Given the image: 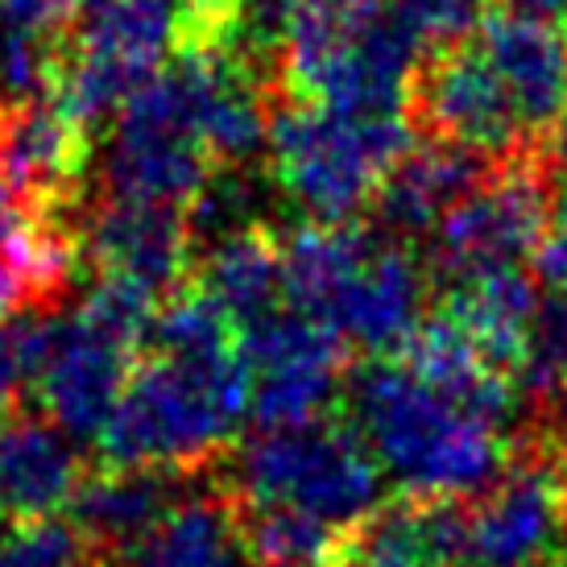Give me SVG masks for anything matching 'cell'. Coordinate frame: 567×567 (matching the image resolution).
Segmentation results:
<instances>
[{"label": "cell", "instance_id": "obj_1", "mask_svg": "<svg viewBox=\"0 0 567 567\" xmlns=\"http://www.w3.org/2000/svg\"><path fill=\"white\" fill-rule=\"evenodd\" d=\"M340 406L344 423L373 452L385 485L406 502H473L518 452L505 426L488 423L394 357L348 369Z\"/></svg>", "mask_w": 567, "mask_h": 567}, {"label": "cell", "instance_id": "obj_2", "mask_svg": "<svg viewBox=\"0 0 567 567\" xmlns=\"http://www.w3.org/2000/svg\"><path fill=\"white\" fill-rule=\"evenodd\" d=\"M249 398L252 373L240 348L228 357L145 352L95 440V456L104 468L199 473L233 447Z\"/></svg>", "mask_w": 567, "mask_h": 567}, {"label": "cell", "instance_id": "obj_3", "mask_svg": "<svg viewBox=\"0 0 567 567\" xmlns=\"http://www.w3.org/2000/svg\"><path fill=\"white\" fill-rule=\"evenodd\" d=\"M419 38L385 0H299L274 66V95L352 116H402L423 66Z\"/></svg>", "mask_w": 567, "mask_h": 567}, {"label": "cell", "instance_id": "obj_4", "mask_svg": "<svg viewBox=\"0 0 567 567\" xmlns=\"http://www.w3.org/2000/svg\"><path fill=\"white\" fill-rule=\"evenodd\" d=\"M216 464L220 488L237 509H295L357 535L385 502V476L373 452L348 423L311 419L295 426H261Z\"/></svg>", "mask_w": 567, "mask_h": 567}, {"label": "cell", "instance_id": "obj_5", "mask_svg": "<svg viewBox=\"0 0 567 567\" xmlns=\"http://www.w3.org/2000/svg\"><path fill=\"white\" fill-rule=\"evenodd\" d=\"M410 145L402 116H352L274 95L269 183L307 224H352Z\"/></svg>", "mask_w": 567, "mask_h": 567}, {"label": "cell", "instance_id": "obj_6", "mask_svg": "<svg viewBox=\"0 0 567 567\" xmlns=\"http://www.w3.org/2000/svg\"><path fill=\"white\" fill-rule=\"evenodd\" d=\"M559 204V174L551 154L502 162L481 187H473L431 233L426 266L435 282H456L485 269H509L535 261L538 245L551 237Z\"/></svg>", "mask_w": 567, "mask_h": 567}, {"label": "cell", "instance_id": "obj_7", "mask_svg": "<svg viewBox=\"0 0 567 567\" xmlns=\"http://www.w3.org/2000/svg\"><path fill=\"white\" fill-rule=\"evenodd\" d=\"M410 112L426 137L476 150L493 162H518L547 150L476 38L426 54L410 87Z\"/></svg>", "mask_w": 567, "mask_h": 567}, {"label": "cell", "instance_id": "obj_8", "mask_svg": "<svg viewBox=\"0 0 567 567\" xmlns=\"http://www.w3.org/2000/svg\"><path fill=\"white\" fill-rule=\"evenodd\" d=\"M567 547L559 456L518 443L493 485L464 502L460 567H551Z\"/></svg>", "mask_w": 567, "mask_h": 567}, {"label": "cell", "instance_id": "obj_9", "mask_svg": "<svg viewBox=\"0 0 567 567\" xmlns=\"http://www.w3.org/2000/svg\"><path fill=\"white\" fill-rule=\"evenodd\" d=\"M348 348L340 331L295 307L240 328V357L252 373L249 414L261 426L323 419L344 390Z\"/></svg>", "mask_w": 567, "mask_h": 567}, {"label": "cell", "instance_id": "obj_10", "mask_svg": "<svg viewBox=\"0 0 567 567\" xmlns=\"http://www.w3.org/2000/svg\"><path fill=\"white\" fill-rule=\"evenodd\" d=\"M133 364L137 348L75 307L71 316H47L30 394L59 431L75 443H95L125 394Z\"/></svg>", "mask_w": 567, "mask_h": 567}, {"label": "cell", "instance_id": "obj_11", "mask_svg": "<svg viewBox=\"0 0 567 567\" xmlns=\"http://www.w3.org/2000/svg\"><path fill=\"white\" fill-rule=\"evenodd\" d=\"M431 282L435 278H431V266L419 252V245L390 240L373 228L369 249L348 269L340 290L331 295L323 323L340 331L348 344L364 348L373 357H394L426 319Z\"/></svg>", "mask_w": 567, "mask_h": 567}, {"label": "cell", "instance_id": "obj_12", "mask_svg": "<svg viewBox=\"0 0 567 567\" xmlns=\"http://www.w3.org/2000/svg\"><path fill=\"white\" fill-rule=\"evenodd\" d=\"M92 154V128L54 100L0 104V183L21 207L80 216Z\"/></svg>", "mask_w": 567, "mask_h": 567}, {"label": "cell", "instance_id": "obj_13", "mask_svg": "<svg viewBox=\"0 0 567 567\" xmlns=\"http://www.w3.org/2000/svg\"><path fill=\"white\" fill-rule=\"evenodd\" d=\"M83 261L95 274H116L154 290L158 299L174 295L195 274V237L187 207L109 199L100 195L80 212Z\"/></svg>", "mask_w": 567, "mask_h": 567}, {"label": "cell", "instance_id": "obj_14", "mask_svg": "<svg viewBox=\"0 0 567 567\" xmlns=\"http://www.w3.org/2000/svg\"><path fill=\"white\" fill-rule=\"evenodd\" d=\"M497 166L502 162L485 158L476 150H464V145L440 142V137L414 142L398 158L394 171L385 174V183L369 204L373 207V228L390 240L419 245Z\"/></svg>", "mask_w": 567, "mask_h": 567}, {"label": "cell", "instance_id": "obj_15", "mask_svg": "<svg viewBox=\"0 0 567 567\" xmlns=\"http://www.w3.org/2000/svg\"><path fill=\"white\" fill-rule=\"evenodd\" d=\"M476 47L497 66L509 95L518 100L526 125L543 142H551L555 125L567 112V38L551 21L522 17L509 9H497L481 21L473 33Z\"/></svg>", "mask_w": 567, "mask_h": 567}, {"label": "cell", "instance_id": "obj_16", "mask_svg": "<svg viewBox=\"0 0 567 567\" xmlns=\"http://www.w3.org/2000/svg\"><path fill=\"white\" fill-rule=\"evenodd\" d=\"M538 302L543 295H538L535 269L526 274L522 266H509L443 282L440 316L452 319L493 369L518 381V369L535 336Z\"/></svg>", "mask_w": 567, "mask_h": 567}, {"label": "cell", "instance_id": "obj_17", "mask_svg": "<svg viewBox=\"0 0 567 567\" xmlns=\"http://www.w3.org/2000/svg\"><path fill=\"white\" fill-rule=\"evenodd\" d=\"M80 443L47 414H17L0 426V509L9 518H54L83 485Z\"/></svg>", "mask_w": 567, "mask_h": 567}, {"label": "cell", "instance_id": "obj_18", "mask_svg": "<svg viewBox=\"0 0 567 567\" xmlns=\"http://www.w3.org/2000/svg\"><path fill=\"white\" fill-rule=\"evenodd\" d=\"M190 473L171 468H104L83 476L75 493V526L100 555L133 551L145 535H154L162 518L183 502Z\"/></svg>", "mask_w": 567, "mask_h": 567}, {"label": "cell", "instance_id": "obj_19", "mask_svg": "<svg viewBox=\"0 0 567 567\" xmlns=\"http://www.w3.org/2000/svg\"><path fill=\"white\" fill-rule=\"evenodd\" d=\"M121 559L125 567H252L237 505L228 502L220 481L207 488L190 485L158 530Z\"/></svg>", "mask_w": 567, "mask_h": 567}, {"label": "cell", "instance_id": "obj_20", "mask_svg": "<svg viewBox=\"0 0 567 567\" xmlns=\"http://www.w3.org/2000/svg\"><path fill=\"white\" fill-rule=\"evenodd\" d=\"M190 282L204 286L220 302V311L237 323V331L274 316L278 307H286L282 233H274L269 224H252V228H240L233 237L207 245L195 257Z\"/></svg>", "mask_w": 567, "mask_h": 567}, {"label": "cell", "instance_id": "obj_21", "mask_svg": "<svg viewBox=\"0 0 567 567\" xmlns=\"http://www.w3.org/2000/svg\"><path fill=\"white\" fill-rule=\"evenodd\" d=\"M237 518L252 564L261 567H340L357 538L295 509H237Z\"/></svg>", "mask_w": 567, "mask_h": 567}, {"label": "cell", "instance_id": "obj_22", "mask_svg": "<svg viewBox=\"0 0 567 567\" xmlns=\"http://www.w3.org/2000/svg\"><path fill=\"white\" fill-rule=\"evenodd\" d=\"M95 551L75 522L9 518L0 509V567H95Z\"/></svg>", "mask_w": 567, "mask_h": 567}, {"label": "cell", "instance_id": "obj_23", "mask_svg": "<svg viewBox=\"0 0 567 567\" xmlns=\"http://www.w3.org/2000/svg\"><path fill=\"white\" fill-rule=\"evenodd\" d=\"M385 4L419 38L423 54H435V50L468 42L488 17L493 0H385Z\"/></svg>", "mask_w": 567, "mask_h": 567}, {"label": "cell", "instance_id": "obj_24", "mask_svg": "<svg viewBox=\"0 0 567 567\" xmlns=\"http://www.w3.org/2000/svg\"><path fill=\"white\" fill-rule=\"evenodd\" d=\"M47 316L50 311H25V316L0 323V406H13L17 398L33 390Z\"/></svg>", "mask_w": 567, "mask_h": 567}, {"label": "cell", "instance_id": "obj_25", "mask_svg": "<svg viewBox=\"0 0 567 567\" xmlns=\"http://www.w3.org/2000/svg\"><path fill=\"white\" fill-rule=\"evenodd\" d=\"M0 21L17 25V30L71 33V25H75V0H0Z\"/></svg>", "mask_w": 567, "mask_h": 567}, {"label": "cell", "instance_id": "obj_26", "mask_svg": "<svg viewBox=\"0 0 567 567\" xmlns=\"http://www.w3.org/2000/svg\"><path fill=\"white\" fill-rule=\"evenodd\" d=\"M25 311H38L33 286H30V278L13 266V257L0 249V323L25 316Z\"/></svg>", "mask_w": 567, "mask_h": 567}, {"label": "cell", "instance_id": "obj_27", "mask_svg": "<svg viewBox=\"0 0 567 567\" xmlns=\"http://www.w3.org/2000/svg\"><path fill=\"white\" fill-rule=\"evenodd\" d=\"M502 9L522 17H538V21H555L567 13V0H502Z\"/></svg>", "mask_w": 567, "mask_h": 567}, {"label": "cell", "instance_id": "obj_28", "mask_svg": "<svg viewBox=\"0 0 567 567\" xmlns=\"http://www.w3.org/2000/svg\"><path fill=\"white\" fill-rule=\"evenodd\" d=\"M547 154H551V166L555 174H559V183L567 178V112H564V121L555 125V137L547 142Z\"/></svg>", "mask_w": 567, "mask_h": 567}, {"label": "cell", "instance_id": "obj_29", "mask_svg": "<svg viewBox=\"0 0 567 567\" xmlns=\"http://www.w3.org/2000/svg\"><path fill=\"white\" fill-rule=\"evenodd\" d=\"M559 481H564V505H567V452L559 456Z\"/></svg>", "mask_w": 567, "mask_h": 567}, {"label": "cell", "instance_id": "obj_30", "mask_svg": "<svg viewBox=\"0 0 567 567\" xmlns=\"http://www.w3.org/2000/svg\"><path fill=\"white\" fill-rule=\"evenodd\" d=\"M340 567H364V564H361V559H352V555H348V559H344Z\"/></svg>", "mask_w": 567, "mask_h": 567}, {"label": "cell", "instance_id": "obj_31", "mask_svg": "<svg viewBox=\"0 0 567 567\" xmlns=\"http://www.w3.org/2000/svg\"><path fill=\"white\" fill-rule=\"evenodd\" d=\"M551 567H567V551L564 555H559V559H555V564Z\"/></svg>", "mask_w": 567, "mask_h": 567}, {"label": "cell", "instance_id": "obj_32", "mask_svg": "<svg viewBox=\"0 0 567 567\" xmlns=\"http://www.w3.org/2000/svg\"><path fill=\"white\" fill-rule=\"evenodd\" d=\"M551 290H564V295H567V282L564 286H551Z\"/></svg>", "mask_w": 567, "mask_h": 567}, {"label": "cell", "instance_id": "obj_33", "mask_svg": "<svg viewBox=\"0 0 567 567\" xmlns=\"http://www.w3.org/2000/svg\"><path fill=\"white\" fill-rule=\"evenodd\" d=\"M0 426H4V406H0Z\"/></svg>", "mask_w": 567, "mask_h": 567}, {"label": "cell", "instance_id": "obj_34", "mask_svg": "<svg viewBox=\"0 0 567 567\" xmlns=\"http://www.w3.org/2000/svg\"><path fill=\"white\" fill-rule=\"evenodd\" d=\"M564 17H567V13H564Z\"/></svg>", "mask_w": 567, "mask_h": 567}]
</instances>
